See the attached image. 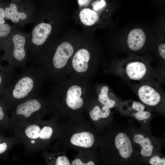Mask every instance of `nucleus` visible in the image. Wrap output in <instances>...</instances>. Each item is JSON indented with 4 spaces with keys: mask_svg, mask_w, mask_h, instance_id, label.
I'll return each instance as SVG.
<instances>
[{
    "mask_svg": "<svg viewBox=\"0 0 165 165\" xmlns=\"http://www.w3.org/2000/svg\"><path fill=\"white\" fill-rule=\"evenodd\" d=\"M100 134L97 151L100 165H140V158L134 149L126 128L113 126Z\"/></svg>",
    "mask_w": 165,
    "mask_h": 165,
    "instance_id": "obj_1",
    "label": "nucleus"
},
{
    "mask_svg": "<svg viewBox=\"0 0 165 165\" xmlns=\"http://www.w3.org/2000/svg\"><path fill=\"white\" fill-rule=\"evenodd\" d=\"M100 134L88 122L75 119L60 123L53 152L68 149L97 151Z\"/></svg>",
    "mask_w": 165,
    "mask_h": 165,
    "instance_id": "obj_2",
    "label": "nucleus"
},
{
    "mask_svg": "<svg viewBox=\"0 0 165 165\" xmlns=\"http://www.w3.org/2000/svg\"><path fill=\"white\" fill-rule=\"evenodd\" d=\"M60 123L54 117L48 120L41 119L33 123L11 129L28 153L43 151L51 147L59 133Z\"/></svg>",
    "mask_w": 165,
    "mask_h": 165,
    "instance_id": "obj_3",
    "label": "nucleus"
},
{
    "mask_svg": "<svg viewBox=\"0 0 165 165\" xmlns=\"http://www.w3.org/2000/svg\"><path fill=\"white\" fill-rule=\"evenodd\" d=\"M42 74L41 68L33 67L15 77L0 97L8 111L21 102L37 96Z\"/></svg>",
    "mask_w": 165,
    "mask_h": 165,
    "instance_id": "obj_4",
    "label": "nucleus"
},
{
    "mask_svg": "<svg viewBox=\"0 0 165 165\" xmlns=\"http://www.w3.org/2000/svg\"><path fill=\"white\" fill-rule=\"evenodd\" d=\"M47 111L43 102L38 96L22 101L12 110L9 128L11 129L42 119Z\"/></svg>",
    "mask_w": 165,
    "mask_h": 165,
    "instance_id": "obj_5",
    "label": "nucleus"
},
{
    "mask_svg": "<svg viewBox=\"0 0 165 165\" xmlns=\"http://www.w3.org/2000/svg\"><path fill=\"white\" fill-rule=\"evenodd\" d=\"M126 128L140 161L141 159L162 153L164 139L154 136L150 133L135 126L131 125Z\"/></svg>",
    "mask_w": 165,
    "mask_h": 165,
    "instance_id": "obj_6",
    "label": "nucleus"
},
{
    "mask_svg": "<svg viewBox=\"0 0 165 165\" xmlns=\"http://www.w3.org/2000/svg\"><path fill=\"white\" fill-rule=\"evenodd\" d=\"M29 33L18 29L8 38V48L4 58L13 68L19 67L24 70L29 50Z\"/></svg>",
    "mask_w": 165,
    "mask_h": 165,
    "instance_id": "obj_7",
    "label": "nucleus"
},
{
    "mask_svg": "<svg viewBox=\"0 0 165 165\" xmlns=\"http://www.w3.org/2000/svg\"><path fill=\"white\" fill-rule=\"evenodd\" d=\"M37 8L33 1H11L4 9L6 17L21 27L31 23Z\"/></svg>",
    "mask_w": 165,
    "mask_h": 165,
    "instance_id": "obj_8",
    "label": "nucleus"
},
{
    "mask_svg": "<svg viewBox=\"0 0 165 165\" xmlns=\"http://www.w3.org/2000/svg\"><path fill=\"white\" fill-rule=\"evenodd\" d=\"M111 113L110 108L103 105L101 107L95 105L89 111L93 127L98 134L101 133L112 124L110 119Z\"/></svg>",
    "mask_w": 165,
    "mask_h": 165,
    "instance_id": "obj_9",
    "label": "nucleus"
},
{
    "mask_svg": "<svg viewBox=\"0 0 165 165\" xmlns=\"http://www.w3.org/2000/svg\"><path fill=\"white\" fill-rule=\"evenodd\" d=\"M138 97L142 103L152 110L158 111L161 108V95L152 86L145 85L141 86L138 90Z\"/></svg>",
    "mask_w": 165,
    "mask_h": 165,
    "instance_id": "obj_10",
    "label": "nucleus"
},
{
    "mask_svg": "<svg viewBox=\"0 0 165 165\" xmlns=\"http://www.w3.org/2000/svg\"><path fill=\"white\" fill-rule=\"evenodd\" d=\"M73 52V47L70 43L64 42L60 44L57 48L52 58V63L54 68L59 69L63 68Z\"/></svg>",
    "mask_w": 165,
    "mask_h": 165,
    "instance_id": "obj_11",
    "label": "nucleus"
},
{
    "mask_svg": "<svg viewBox=\"0 0 165 165\" xmlns=\"http://www.w3.org/2000/svg\"><path fill=\"white\" fill-rule=\"evenodd\" d=\"M81 88L78 85H73L67 91L66 103L70 110L76 111L80 109L83 107V101L80 97Z\"/></svg>",
    "mask_w": 165,
    "mask_h": 165,
    "instance_id": "obj_12",
    "label": "nucleus"
},
{
    "mask_svg": "<svg viewBox=\"0 0 165 165\" xmlns=\"http://www.w3.org/2000/svg\"><path fill=\"white\" fill-rule=\"evenodd\" d=\"M98 163L97 151L78 152L71 163V165H97Z\"/></svg>",
    "mask_w": 165,
    "mask_h": 165,
    "instance_id": "obj_13",
    "label": "nucleus"
},
{
    "mask_svg": "<svg viewBox=\"0 0 165 165\" xmlns=\"http://www.w3.org/2000/svg\"><path fill=\"white\" fill-rule=\"evenodd\" d=\"M90 59V54L86 49H82L78 51L74 56L72 65L77 72H83L88 69V63Z\"/></svg>",
    "mask_w": 165,
    "mask_h": 165,
    "instance_id": "obj_14",
    "label": "nucleus"
},
{
    "mask_svg": "<svg viewBox=\"0 0 165 165\" xmlns=\"http://www.w3.org/2000/svg\"><path fill=\"white\" fill-rule=\"evenodd\" d=\"M66 151H59L52 152L45 150L42 152V155L46 160L47 165H71Z\"/></svg>",
    "mask_w": 165,
    "mask_h": 165,
    "instance_id": "obj_15",
    "label": "nucleus"
},
{
    "mask_svg": "<svg viewBox=\"0 0 165 165\" xmlns=\"http://www.w3.org/2000/svg\"><path fill=\"white\" fill-rule=\"evenodd\" d=\"M125 71L126 75L129 79L137 80L142 79L145 76L147 68L143 63L134 61L127 64Z\"/></svg>",
    "mask_w": 165,
    "mask_h": 165,
    "instance_id": "obj_16",
    "label": "nucleus"
},
{
    "mask_svg": "<svg viewBox=\"0 0 165 165\" xmlns=\"http://www.w3.org/2000/svg\"><path fill=\"white\" fill-rule=\"evenodd\" d=\"M145 39V33L141 29H134L129 34L127 40L128 45L131 50H138L144 45Z\"/></svg>",
    "mask_w": 165,
    "mask_h": 165,
    "instance_id": "obj_17",
    "label": "nucleus"
},
{
    "mask_svg": "<svg viewBox=\"0 0 165 165\" xmlns=\"http://www.w3.org/2000/svg\"><path fill=\"white\" fill-rule=\"evenodd\" d=\"M14 78V68L8 65L0 68V97Z\"/></svg>",
    "mask_w": 165,
    "mask_h": 165,
    "instance_id": "obj_18",
    "label": "nucleus"
},
{
    "mask_svg": "<svg viewBox=\"0 0 165 165\" xmlns=\"http://www.w3.org/2000/svg\"><path fill=\"white\" fill-rule=\"evenodd\" d=\"M79 15L81 22L86 25L90 26L94 24L99 19L98 13L89 8L82 9Z\"/></svg>",
    "mask_w": 165,
    "mask_h": 165,
    "instance_id": "obj_19",
    "label": "nucleus"
},
{
    "mask_svg": "<svg viewBox=\"0 0 165 165\" xmlns=\"http://www.w3.org/2000/svg\"><path fill=\"white\" fill-rule=\"evenodd\" d=\"M19 143V139L14 136L6 137L0 135V156L6 154L13 146Z\"/></svg>",
    "mask_w": 165,
    "mask_h": 165,
    "instance_id": "obj_20",
    "label": "nucleus"
},
{
    "mask_svg": "<svg viewBox=\"0 0 165 165\" xmlns=\"http://www.w3.org/2000/svg\"><path fill=\"white\" fill-rule=\"evenodd\" d=\"M108 92V87L106 86H103L98 95V99L100 102L103 105L111 108L115 107L116 102L114 100L109 98Z\"/></svg>",
    "mask_w": 165,
    "mask_h": 165,
    "instance_id": "obj_21",
    "label": "nucleus"
},
{
    "mask_svg": "<svg viewBox=\"0 0 165 165\" xmlns=\"http://www.w3.org/2000/svg\"><path fill=\"white\" fill-rule=\"evenodd\" d=\"M8 111L5 105L0 99V128L3 131L9 127L10 122L7 115Z\"/></svg>",
    "mask_w": 165,
    "mask_h": 165,
    "instance_id": "obj_22",
    "label": "nucleus"
},
{
    "mask_svg": "<svg viewBox=\"0 0 165 165\" xmlns=\"http://www.w3.org/2000/svg\"><path fill=\"white\" fill-rule=\"evenodd\" d=\"M141 163L149 165H165V156L162 153L154 155L148 158L140 159Z\"/></svg>",
    "mask_w": 165,
    "mask_h": 165,
    "instance_id": "obj_23",
    "label": "nucleus"
},
{
    "mask_svg": "<svg viewBox=\"0 0 165 165\" xmlns=\"http://www.w3.org/2000/svg\"><path fill=\"white\" fill-rule=\"evenodd\" d=\"M18 29L17 26L15 25L11 26L6 24L0 25V39L9 37Z\"/></svg>",
    "mask_w": 165,
    "mask_h": 165,
    "instance_id": "obj_24",
    "label": "nucleus"
},
{
    "mask_svg": "<svg viewBox=\"0 0 165 165\" xmlns=\"http://www.w3.org/2000/svg\"><path fill=\"white\" fill-rule=\"evenodd\" d=\"M145 105L143 103L138 101H134L132 104V108L134 112H140L145 110Z\"/></svg>",
    "mask_w": 165,
    "mask_h": 165,
    "instance_id": "obj_25",
    "label": "nucleus"
},
{
    "mask_svg": "<svg viewBox=\"0 0 165 165\" xmlns=\"http://www.w3.org/2000/svg\"><path fill=\"white\" fill-rule=\"evenodd\" d=\"M106 2L104 0L97 1L94 2L92 6L94 9L98 11L104 8L106 5Z\"/></svg>",
    "mask_w": 165,
    "mask_h": 165,
    "instance_id": "obj_26",
    "label": "nucleus"
},
{
    "mask_svg": "<svg viewBox=\"0 0 165 165\" xmlns=\"http://www.w3.org/2000/svg\"><path fill=\"white\" fill-rule=\"evenodd\" d=\"M165 44H160L159 47V51L161 57L163 59H165Z\"/></svg>",
    "mask_w": 165,
    "mask_h": 165,
    "instance_id": "obj_27",
    "label": "nucleus"
},
{
    "mask_svg": "<svg viewBox=\"0 0 165 165\" xmlns=\"http://www.w3.org/2000/svg\"><path fill=\"white\" fill-rule=\"evenodd\" d=\"M5 17L4 9L3 8H0V25L4 24Z\"/></svg>",
    "mask_w": 165,
    "mask_h": 165,
    "instance_id": "obj_28",
    "label": "nucleus"
},
{
    "mask_svg": "<svg viewBox=\"0 0 165 165\" xmlns=\"http://www.w3.org/2000/svg\"><path fill=\"white\" fill-rule=\"evenodd\" d=\"M90 1L88 0H78V2L80 6H82L86 5Z\"/></svg>",
    "mask_w": 165,
    "mask_h": 165,
    "instance_id": "obj_29",
    "label": "nucleus"
},
{
    "mask_svg": "<svg viewBox=\"0 0 165 165\" xmlns=\"http://www.w3.org/2000/svg\"><path fill=\"white\" fill-rule=\"evenodd\" d=\"M2 68V67H1V66H0V68Z\"/></svg>",
    "mask_w": 165,
    "mask_h": 165,
    "instance_id": "obj_30",
    "label": "nucleus"
}]
</instances>
